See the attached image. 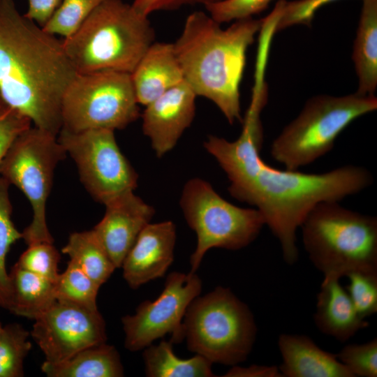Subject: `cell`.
<instances>
[{"instance_id":"1","label":"cell","mask_w":377,"mask_h":377,"mask_svg":"<svg viewBox=\"0 0 377 377\" xmlns=\"http://www.w3.org/2000/svg\"><path fill=\"white\" fill-rule=\"evenodd\" d=\"M266 105L253 97L234 141L209 135L204 142L230 182L228 190L237 200L256 207L279 240L285 262H297V230L313 207L322 202H340L373 184L362 166L343 165L323 173L281 170L267 164L260 152L263 144L260 113Z\"/></svg>"},{"instance_id":"2","label":"cell","mask_w":377,"mask_h":377,"mask_svg":"<svg viewBox=\"0 0 377 377\" xmlns=\"http://www.w3.org/2000/svg\"><path fill=\"white\" fill-rule=\"evenodd\" d=\"M77 74L62 40L0 0V98L34 126L58 135L63 94Z\"/></svg>"},{"instance_id":"3","label":"cell","mask_w":377,"mask_h":377,"mask_svg":"<svg viewBox=\"0 0 377 377\" xmlns=\"http://www.w3.org/2000/svg\"><path fill=\"white\" fill-rule=\"evenodd\" d=\"M263 19H242L226 29L208 13L195 11L173 43L184 80L197 96L211 101L227 121H242L240 84L246 52Z\"/></svg>"},{"instance_id":"4","label":"cell","mask_w":377,"mask_h":377,"mask_svg":"<svg viewBox=\"0 0 377 377\" xmlns=\"http://www.w3.org/2000/svg\"><path fill=\"white\" fill-rule=\"evenodd\" d=\"M154 41L149 16L123 0H105L62 40L77 73L105 70L131 73Z\"/></svg>"},{"instance_id":"5","label":"cell","mask_w":377,"mask_h":377,"mask_svg":"<svg viewBox=\"0 0 377 377\" xmlns=\"http://www.w3.org/2000/svg\"><path fill=\"white\" fill-rule=\"evenodd\" d=\"M304 247L324 279L352 272L377 275V218L322 202L301 226Z\"/></svg>"},{"instance_id":"6","label":"cell","mask_w":377,"mask_h":377,"mask_svg":"<svg viewBox=\"0 0 377 377\" xmlns=\"http://www.w3.org/2000/svg\"><path fill=\"white\" fill-rule=\"evenodd\" d=\"M182 327L190 351L212 364L231 366L246 360L257 334L249 306L230 288L222 286L193 299Z\"/></svg>"},{"instance_id":"7","label":"cell","mask_w":377,"mask_h":377,"mask_svg":"<svg viewBox=\"0 0 377 377\" xmlns=\"http://www.w3.org/2000/svg\"><path fill=\"white\" fill-rule=\"evenodd\" d=\"M376 108L374 95L355 92L343 96H313L273 140L271 156L286 170H297L330 151L344 128Z\"/></svg>"},{"instance_id":"8","label":"cell","mask_w":377,"mask_h":377,"mask_svg":"<svg viewBox=\"0 0 377 377\" xmlns=\"http://www.w3.org/2000/svg\"><path fill=\"white\" fill-rule=\"evenodd\" d=\"M179 205L197 245L190 258L191 272L212 248L239 250L259 235L265 221L256 208L237 207L222 198L207 181L192 178L184 186Z\"/></svg>"},{"instance_id":"9","label":"cell","mask_w":377,"mask_h":377,"mask_svg":"<svg viewBox=\"0 0 377 377\" xmlns=\"http://www.w3.org/2000/svg\"><path fill=\"white\" fill-rule=\"evenodd\" d=\"M66 154L57 135L34 126L14 140L0 162V176L20 189L32 207L31 222L22 232L27 246L54 242L45 207L54 169Z\"/></svg>"},{"instance_id":"10","label":"cell","mask_w":377,"mask_h":377,"mask_svg":"<svg viewBox=\"0 0 377 377\" xmlns=\"http://www.w3.org/2000/svg\"><path fill=\"white\" fill-rule=\"evenodd\" d=\"M128 73L105 70L77 73L61 103V129H123L140 116Z\"/></svg>"},{"instance_id":"11","label":"cell","mask_w":377,"mask_h":377,"mask_svg":"<svg viewBox=\"0 0 377 377\" xmlns=\"http://www.w3.org/2000/svg\"><path fill=\"white\" fill-rule=\"evenodd\" d=\"M58 135V141L75 161L82 183L94 200L105 205L134 191L138 175L120 150L114 131L61 129Z\"/></svg>"},{"instance_id":"12","label":"cell","mask_w":377,"mask_h":377,"mask_svg":"<svg viewBox=\"0 0 377 377\" xmlns=\"http://www.w3.org/2000/svg\"><path fill=\"white\" fill-rule=\"evenodd\" d=\"M201 290L202 281L195 272L170 273L156 299L142 302L134 314L121 318L125 348L131 352L139 351L166 334L171 336L172 343L184 340L185 313Z\"/></svg>"},{"instance_id":"13","label":"cell","mask_w":377,"mask_h":377,"mask_svg":"<svg viewBox=\"0 0 377 377\" xmlns=\"http://www.w3.org/2000/svg\"><path fill=\"white\" fill-rule=\"evenodd\" d=\"M34 320L31 336L50 363L107 340L105 322L98 310L70 302L57 300Z\"/></svg>"},{"instance_id":"14","label":"cell","mask_w":377,"mask_h":377,"mask_svg":"<svg viewBox=\"0 0 377 377\" xmlns=\"http://www.w3.org/2000/svg\"><path fill=\"white\" fill-rule=\"evenodd\" d=\"M196 98L184 80L145 106L142 131L158 157L171 151L191 126L195 114Z\"/></svg>"},{"instance_id":"15","label":"cell","mask_w":377,"mask_h":377,"mask_svg":"<svg viewBox=\"0 0 377 377\" xmlns=\"http://www.w3.org/2000/svg\"><path fill=\"white\" fill-rule=\"evenodd\" d=\"M105 206L103 219L92 230L116 268H121L140 232L151 222L155 209L134 191L124 193Z\"/></svg>"},{"instance_id":"16","label":"cell","mask_w":377,"mask_h":377,"mask_svg":"<svg viewBox=\"0 0 377 377\" xmlns=\"http://www.w3.org/2000/svg\"><path fill=\"white\" fill-rule=\"evenodd\" d=\"M176 237L171 221L150 222L142 230L121 267L132 289L165 275L174 260Z\"/></svg>"},{"instance_id":"17","label":"cell","mask_w":377,"mask_h":377,"mask_svg":"<svg viewBox=\"0 0 377 377\" xmlns=\"http://www.w3.org/2000/svg\"><path fill=\"white\" fill-rule=\"evenodd\" d=\"M130 75L138 103L144 106L184 80L173 43L154 41Z\"/></svg>"},{"instance_id":"18","label":"cell","mask_w":377,"mask_h":377,"mask_svg":"<svg viewBox=\"0 0 377 377\" xmlns=\"http://www.w3.org/2000/svg\"><path fill=\"white\" fill-rule=\"evenodd\" d=\"M278 346L283 377H354L337 354L323 350L308 336L282 334Z\"/></svg>"},{"instance_id":"19","label":"cell","mask_w":377,"mask_h":377,"mask_svg":"<svg viewBox=\"0 0 377 377\" xmlns=\"http://www.w3.org/2000/svg\"><path fill=\"white\" fill-rule=\"evenodd\" d=\"M315 324L323 334L341 342L353 337L369 323L356 311L347 291L339 279H323L317 295Z\"/></svg>"},{"instance_id":"20","label":"cell","mask_w":377,"mask_h":377,"mask_svg":"<svg viewBox=\"0 0 377 377\" xmlns=\"http://www.w3.org/2000/svg\"><path fill=\"white\" fill-rule=\"evenodd\" d=\"M41 370L48 377H121L124 374L119 352L106 342L87 347L60 362L45 361Z\"/></svg>"},{"instance_id":"21","label":"cell","mask_w":377,"mask_h":377,"mask_svg":"<svg viewBox=\"0 0 377 377\" xmlns=\"http://www.w3.org/2000/svg\"><path fill=\"white\" fill-rule=\"evenodd\" d=\"M352 58L358 79L356 92L374 95L377 87V0H362Z\"/></svg>"},{"instance_id":"22","label":"cell","mask_w":377,"mask_h":377,"mask_svg":"<svg viewBox=\"0 0 377 377\" xmlns=\"http://www.w3.org/2000/svg\"><path fill=\"white\" fill-rule=\"evenodd\" d=\"M9 276L10 313L35 320L57 300L54 282L24 269L16 263L11 268Z\"/></svg>"},{"instance_id":"23","label":"cell","mask_w":377,"mask_h":377,"mask_svg":"<svg viewBox=\"0 0 377 377\" xmlns=\"http://www.w3.org/2000/svg\"><path fill=\"white\" fill-rule=\"evenodd\" d=\"M145 374L148 377H212V363L205 357L183 359L177 356L172 342L161 341L143 349Z\"/></svg>"},{"instance_id":"24","label":"cell","mask_w":377,"mask_h":377,"mask_svg":"<svg viewBox=\"0 0 377 377\" xmlns=\"http://www.w3.org/2000/svg\"><path fill=\"white\" fill-rule=\"evenodd\" d=\"M61 251L101 286L117 269L92 229L71 234Z\"/></svg>"},{"instance_id":"25","label":"cell","mask_w":377,"mask_h":377,"mask_svg":"<svg viewBox=\"0 0 377 377\" xmlns=\"http://www.w3.org/2000/svg\"><path fill=\"white\" fill-rule=\"evenodd\" d=\"M9 186L10 184L0 176V307L8 311L11 303V286L6 258L11 245L22 239V232L17 230L11 219Z\"/></svg>"},{"instance_id":"26","label":"cell","mask_w":377,"mask_h":377,"mask_svg":"<svg viewBox=\"0 0 377 377\" xmlns=\"http://www.w3.org/2000/svg\"><path fill=\"white\" fill-rule=\"evenodd\" d=\"M101 286L91 279L74 262H68L66 270L54 282L57 300L70 302L97 310L96 299Z\"/></svg>"},{"instance_id":"27","label":"cell","mask_w":377,"mask_h":377,"mask_svg":"<svg viewBox=\"0 0 377 377\" xmlns=\"http://www.w3.org/2000/svg\"><path fill=\"white\" fill-rule=\"evenodd\" d=\"M29 332L20 324L3 327L0 334V377L24 376V360L31 348Z\"/></svg>"},{"instance_id":"28","label":"cell","mask_w":377,"mask_h":377,"mask_svg":"<svg viewBox=\"0 0 377 377\" xmlns=\"http://www.w3.org/2000/svg\"><path fill=\"white\" fill-rule=\"evenodd\" d=\"M104 1L61 0L50 20L42 27L51 34L66 38Z\"/></svg>"},{"instance_id":"29","label":"cell","mask_w":377,"mask_h":377,"mask_svg":"<svg viewBox=\"0 0 377 377\" xmlns=\"http://www.w3.org/2000/svg\"><path fill=\"white\" fill-rule=\"evenodd\" d=\"M60 254L50 242H38L28 246L21 254L17 265L31 272L55 282L59 275Z\"/></svg>"},{"instance_id":"30","label":"cell","mask_w":377,"mask_h":377,"mask_svg":"<svg viewBox=\"0 0 377 377\" xmlns=\"http://www.w3.org/2000/svg\"><path fill=\"white\" fill-rule=\"evenodd\" d=\"M337 357L354 377L377 376L376 338L362 344H348L342 348Z\"/></svg>"},{"instance_id":"31","label":"cell","mask_w":377,"mask_h":377,"mask_svg":"<svg viewBox=\"0 0 377 377\" xmlns=\"http://www.w3.org/2000/svg\"><path fill=\"white\" fill-rule=\"evenodd\" d=\"M347 291L359 315L365 318L377 312V275L352 272L346 275Z\"/></svg>"},{"instance_id":"32","label":"cell","mask_w":377,"mask_h":377,"mask_svg":"<svg viewBox=\"0 0 377 377\" xmlns=\"http://www.w3.org/2000/svg\"><path fill=\"white\" fill-rule=\"evenodd\" d=\"M272 0H219L205 6L208 14L217 22L253 17L264 10Z\"/></svg>"},{"instance_id":"33","label":"cell","mask_w":377,"mask_h":377,"mask_svg":"<svg viewBox=\"0 0 377 377\" xmlns=\"http://www.w3.org/2000/svg\"><path fill=\"white\" fill-rule=\"evenodd\" d=\"M337 0H283L274 32L296 24L311 26L316 11L322 6Z\"/></svg>"},{"instance_id":"34","label":"cell","mask_w":377,"mask_h":377,"mask_svg":"<svg viewBox=\"0 0 377 377\" xmlns=\"http://www.w3.org/2000/svg\"><path fill=\"white\" fill-rule=\"evenodd\" d=\"M31 123L0 98V162L14 140L31 127Z\"/></svg>"},{"instance_id":"35","label":"cell","mask_w":377,"mask_h":377,"mask_svg":"<svg viewBox=\"0 0 377 377\" xmlns=\"http://www.w3.org/2000/svg\"><path fill=\"white\" fill-rule=\"evenodd\" d=\"M219 0H133L131 3L139 13L149 16L162 10L178 9L186 5L202 4L204 6Z\"/></svg>"},{"instance_id":"36","label":"cell","mask_w":377,"mask_h":377,"mask_svg":"<svg viewBox=\"0 0 377 377\" xmlns=\"http://www.w3.org/2000/svg\"><path fill=\"white\" fill-rule=\"evenodd\" d=\"M27 17L43 27L56 10L61 0H27Z\"/></svg>"},{"instance_id":"37","label":"cell","mask_w":377,"mask_h":377,"mask_svg":"<svg viewBox=\"0 0 377 377\" xmlns=\"http://www.w3.org/2000/svg\"><path fill=\"white\" fill-rule=\"evenodd\" d=\"M224 377H283L279 367L252 364L247 367L233 365L224 375Z\"/></svg>"},{"instance_id":"38","label":"cell","mask_w":377,"mask_h":377,"mask_svg":"<svg viewBox=\"0 0 377 377\" xmlns=\"http://www.w3.org/2000/svg\"><path fill=\"white\" fill-rule=\"evenodd\" d=\"M3 327V325L0 322V334H1V331H2Z\"/></svg>"}]
</instances>
